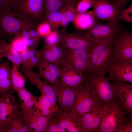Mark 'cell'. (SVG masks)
<instances>
[{"mask_svg":"<svg viewBox=\"0 0 132 132\" xmlns=\"http://www.w3.org/2000/svg\"><path fill=\"white\" fill-rule=\"evenodd\" d=\"M36 26L31 17L24 13L9 9H0V31L2 38L16 35L23 30Z\"/></svg>","mask_w":132,"mask_h":132,"instance_id":"6da1fadb","label":"cell"},{"mask_svg":"<svg viewBox=\"0 0 132 132\" xmlns=\"http://www.w3.org/2000/svg\"><path fill=\"white\" fill-rule=\"evenodd\" d=\"M83 82L98 101L106 104L116 100L114 87L108 77L91 72L83 73Z\"/></svg>","mask_w":132,"mask_h":132,"instance_id":"7a4b0ae2","label":"cell"},{"mask_svg":"<svg viewBox=\"0 0 132 132\" xmlns=\"http://www.w3.org/2000/svg\"><path fill=\"white\" fill-rule=\"evenodd\" d=\"M113 41L100 43L92 47L90 53L92 72L105 75L107 69L117 62Z\"/></svg>","mask_w":132,"mask_h":132,"instance_id":"3957f363","label":"cell"},{"mask_svg":"<svg viewBox=\"0 0 132 132\" xmlns=\"http://www.w3.org/2000/svg\"><path fill=\"white\" fill-rule=\"evenodd\" d=\"M127 114L118 99L106 105L101 122L96 132H120Z\"/></svg>","mask_w":132,"mask_h":132,"instance_id":"277c9868","label":"cell"},{"mask_svg":"<svg viewBox=\"0 0 132 132\" xmlns=\"http://www.w3.org/2000/svg\"><path fill=\"white\" fill-rule=\"evenodd\" d=\"M123 27L117 23H103L96 22L90 28L81 33L84 37L96 44L102 42L113 41Z\"/></svg>","mask_w":132,"mask_h":132,"instance_id":"5b68a950","label":"cell"},{"mask_svg":"<svg viewBox=\"0 0 132 132\" xmlns=\"http://www.w3.org/2000/svg\"><path fill=\"white\" fill-rule=\"evenodd\" d=\"M76 88L77 98L75 105L73 110L67 115L77 125L83 115L89 111L100 101L95 98L83 82Z\"/></svg>","mask_w":132,"mask_h":132,"instance_id":"8992f818","label":"cell"},{"mask_svg":"<svg viewBox=\"0 0 132 132\" xmlns=\"http://www.w3.org/2000/svg\"><path fill=\"white\" fill-rule=\"evenodd\" d=\"M55 91L59 108L62 114L67 115L73 109L77 98L76 88H73L60 79L51 85Z\"/></svg>","mask_w":132,"mask_h":132,"instance_id":"52a82bcc","label":"cell"},{"mask_svg":"<svg viewBox=\"0 0 132 132\" xmlns=\"http://www.w3.org/2000/svg\"><path fill=\"white\" fill-rule=\"evenodd\" d=\"M65 64L71 65L84 73L92 72L90 53L85 50L63 48L60 66Z\"/></svg>","mask_w":132,"mask_h":132,"instance_id":"ba28073f","label":"cell"},{"mask_svg":"<svg viewBox=\"0 0 132 132\" xmlns=\"http://www.w3.org/2000/svg\"><path fill=\"white\" fill-rule=\"evenodd\" d=\"M117 62H132V34L124 27L113 41Z\"/></svg>","mask_w":132,"mask_h":132,"instance_id":"9c48e42d","label":"cell"},{"mask_svg":"<svg viewBox=\"0 0 132 132\" xmlns=\"http://www.w3.org/2000/svg\"><path fill=\"white\" fill-rule=\"evenodd\" d=\"M93 11L97 19L118 23L121 11L124 9L110 0H92Z\"/></svg>","mask_w":132,"mask_h":132,"instance_id":"30bf717a","label":"cell"},{"mask_svg":"<svg viewBox=\"0 0 132 132\" xmlns=\"http://www.w3.org/2000/svg\"><path fill=\"white\" fill-rule=\"evenodd\" d=\"M107 104L99 102L89 111L81 116L77 123L80 132H95L98 129Z\"/></svg>","mask_w":132,"mask_h":132,"instance_id":"8fae6325","label":"cell"},{"mask_svg":"<svg viewBox=\"0 0 132 132\" xmlns=\"http://www.w3.org/2000/svg\"><path fill=\"white\" fill-rule=\"evenodd\" d=\"M21 109V114L33 132H45L49 121L48 118L34 106L30 108Z\"/></svg>","mask_w":132,"mask_h":132,"instance_id":"7c38bea8","label":"cell"},{"mask_svg":"<svg viewBox=\"0 0 132 132\" xmlns=\"http://www.w3.org/2000/svg\"><path fill=\"white\" fill-rule=\"evenodd\" d=\"M23 73L31 84L35 86L41 92L45 94L58 112L62 113L57 104L55 92L52 85L45 80L42 81L38 73L35 72L33 70L26 69L23 70Z\"/></svg>","mask_w":132,"mask_h":132,"instance_id":"4fadbf2b","label":"cell"},{"mask_svg":"<svg viewBox=\"0 0 132 132\" xmlns=\"http://www.w3.org/2000/svg\"><path fill=\"white\" fill-rule=\"evenodd\" d=\"M60 33L59 43L63 49L83 50L90 53L92 47L95 45L84 37L81 32Z\"/></svg>","mask_w":132,"mask_h":132,"instance_id":"5bb4252c","label":"cell"},{"mask_svg":"<svg viewBox=\"0 0 132 132\" xmlns=\"http://www.w3.org/2000/svg\"><path fill=\"white\" fill-rule=\"evenodd\" d=\"M108 77L111 81L132 83V62H118L107 69Z\"/></svg>","mask_w":132,"mask_h":132,"instance_id":"9a60e30c","label":"cell"},{"mask_svg":"<svg viewBox=\"0 0 132 132\" xmlns=\"http://www.w3.org/2000/svg\"><path fill=\"white\" fill-rule=\"evenodd\" d=\"M0 132H33L21 114L20 110L11 112L0 128Z\"/></svg>","mask_w":132,"mask_h":132,"instance_id":"2e32d148","label":"cell"},{"mask_svg":"<svg viewBox=\"0 0 132 132\" xmlns=\"http://www.w3.org/2000/svg\"><path fill=\"white\" fill-rule=\"evenodd\" d=\"M44 0H21L14 9L31 18L41 20Z\"/></svg>","mask_w":132,"mask_h":132,"instance_id":"e0dca14e","label":"cell"},{"mask_svg":"<svg viewBox=\"0 0 132 132\" xmlns=\"http://www.w3.org/2000/svg\"><path fill=\"white\" fill-rule=\"evenodd\" d=\"M60 79L70 87L76 88L83 82V73L71 65L65 64L60 67Z\"/></svg>","mask_w":132,"mask_h":132,"instance_id":"ac0fdd59","label":"cell"},{"mask_svg":"<svg viewBox=\"0 0 132 132\" xmlns=\"http://www.w3.org/2000/svg\"><path fill=\"white\" fill-rule=\"evenodd\" d=\"M111 82L117 98L121 102L125 111L127 114L132 112V84L125 82Z\"/></svg>","mask_w":132,"mask_h":132,"instance_id":"d6986e66","label":"cell"},{"mask_svg":"<svg viewBox=\"0 0 132 132\" xmlns=\"http://www.w3.org/2000/svg\"><path fill=\"white\" fill-rule=\"evenodd\" d=\"M11 90L4 92L1 94L0 99V128L7 117L12 112L20 110L18 103Z\"/></svg>","mask_w":132,"mask_h":132,"instance_id":"ffe728a7","label":"cell"},{"mask_svg":"<svg viewBox=\"0 0 132 132\" xmlns=\"http://www.w3.org/2000/svg\"><path fill=\"white\" fill-rule=\"evenodd\" d=\"M37 65L39 75L49 84H54L60 80L59 67L46 61L41 56Z\"/></svg>","mask_w":132,"mask_h":132,"instance_id":"44dd1931","label":"cell"},{"mask_svg":"<svg viewBox=\"0 0 132 132\" xmlns=\"http://www.w3.org/2000/svg\"><path fill=\"white\" fill-rule=\"evenodd\" d=\"M40 51L42 58L60 68L63 49L59 43L51 45L46 44Z\"/></svg>","mask_w":132,"mask_h":132,"instance_id":"7402d4cb","label":"cell"},{"mask_svg":"<svg viewBox=\"0 0 132 132\" xmlns=\"http://www.w3.org/2000/svg\"><path fill=\"white\" fill-rule=\"evenodd\" d=\"M93 10L82 13H77L72 21L74 27L80 30H87L90 28L96 22Z\"/></svg>","mask_w":132,"mask_h":132,"instance_id":"603a6c76","label":"cell"},{"mask_svg":"<svg viewBox=\"0 0 132 132\" xmlns=\"http://www.w3.org/2000/svg\"><path fill=\"white\" fill-rule=\"evenodd\" d=\"M11 67L9 61L0 64V95L12 90Z\"/></svg>","mask_w":132,"mask_h":132,"instance_id":"cb8c5ba5","label":"cell"},{"mask_svg":"<svg viewBox=\"0 0 132 132\" xmlns=\"http://www.w3.org/2000/svg\"><path fill=\"white\" fill-rule=\"evenodd\" d=\"M0 52L3 58H6L19 68L21 66L22 59L20 54L4 39H0Z\"/></svg>","mask_w":132,"mask_h":132,"instance_id":"d4e9b609","label":"cell"},{"mask_svg":"<svg viewBox=\"0 0 132 132\" xmlns=\"http://www.w3.org/2000/svg\"><path fill=\"white\" fill-rule=\"evenodd\" d=\"M76 4L71 3L66 4L62 9L61 25L62 33H66V30L69 24L72 22L76 14L75 6Z\"/></svg>","mask_w":132,"mask_h":132,"instance_id":"484cf974","label":"cell"},{"mask_svg":"<svg viewBox=\"0 0 132 132\" xmlns=\"http://www.w3.org/2000/svg\"><path fill=\"white\" fill-rule=\"evenodd\" d=\"M41 93V95L38 97L37 101L34 106L39 109L44 116L49 118L54 113H58L45 94L42 92Z\"/></svg>","mask_w":132,"mask_h":132,"instance_id":"4316f807","label":"cell"},{"mask_svg":"<svg viewBox=\"0 0 132 132\" xmlns=\"http://www.w3.org/2000/svg\"><path fill=\"white\" fill-rule=\"evenodd\" d=\"M16 92L20 101L21 108L32 107L37 101L38 97L34 95L24 87Z\"/></svg>","mask_w":132,"mask_h":132,"instance_id":"83f0119b","label":"cell"},{"mask_svg":"<svg viewBox=\"0 0 132 132\" xmlns=\"http://www.w3.org/2000/svg\"><path fill=\"white\" fill-rule=\"evenodd\" d=\"M12 64L11 76L12 90L16 92L24 87L26 78L18 70L19 67L15 64Z\"/></svg>","mask_w":132,"mask_h":132,"instance_id":"f1b7e54d","label":"cell"},{"mask_svg":"<svg viewBox=\"0 0 132 132\" xmlns=\"http://www.w3.org/2000/svg\"><path fill=\"white\" fill-rule=\"evenodd\" d=\"M56 117L53 119L55 120L62 128L66 130L69 132H80V130L75 123L67 115L62 113L59 114Z\"/></svg>","mask_w":132,"mask_h":132,"instance_id":"f546056e","label":"cell"},{"mask_svg":"<svg viewBox=\"0 0 132 132\" xmlns=\"http://www.w3.org/2000/svg\"><path fill=\"white\" fill-rule=\"evenodd\" d=\"M71 3L74 2L70 0H44V11L46 14L59 11Z\"/></svg>","mask_w":132,"mask_h":132,"instance_id":"4dcf8cb0","label":"cell"},{"mask_svg":"<svg viewBox=\"0 0 132 132\" xmlns=\"http://www.w3.org/2000/svg\"><path fill=\"white\" fill-rule=\"evenodd\" d=\"M44 21L49 25L52 31H58L61 25V11H59L46 13Z\"/></svg>","mask_w":132,"mask_h":132,"instance_id":"1f68e13d","label":"cell"},{"mask_svg":"<svg viewBox=\"0 0 132 132\" xmlns=\"http://www.w3.org/2000/svg\"><path fill=\"white\" fill-rule=\"evenodd\" d=\"M27 31V30H23L16 36L20 37L28 46L36 48L39 44L40 42L35 40L32 37Z\"/></svg>","mask_w":132,"mask_h":132,"instance_id":"d6a6232c","label":"cell"},{"mask_svg":"<svg viewBox=\"0 0 132 132\" xmlns=\"http://www.w3.org/2000/svg\"><path fill=\"white\" fill-rule=\"evenodd\" d=\"M30 58V65L29 69L33 70L38 65L40 56V51L36 48L30 47L28 48Z\"/></svg>","mask_w":132,"mask_h":132,"instance_id":"836d02e7","label":"cell"},{"mask_svg":"<svg viewBox=\"0 0 132 132\" xmlns=\"http://www.w3.org/2000/svg\"><path fill=\"white\" fill-rule=\"evenodd\" d=\"M10 43L13 47L18 52L20 53L27 49L28 46L20 37L16 36Z\"/></svg>","mask_w":132,"mask_h":132,"instance_id":"e575fe53","label":"cell"},{"mask_svg":"<svg viewBox=\"0 0 132 132\" xmlns=\"http://www.w3.org/2000/svg\"><path fill=\"white\" fill-rule=\"evenodd\" d=\"M75 8L76 13H84L92 6V0H80L77 2Z\"/></svg>","mask_w":132,"mask_h":132,"instance_id":"d590c367","label":"cell"},{"mask_svg":"<svg viewBox=\"0 0 132 132\" xmlns=\"http://www.w3.org/2000/svg\"><path fill=\"white\" fill-rule=\"evenodd\" d=\"M45 37L46 44L51 45L60 42V33L58 31H52Z\"/></svg>","mask_w":132,"mask_h":132,"instance_id":"8d00e7d4","label":"cell"},{"mask_svg":"<svg viewBox=\"0 0 132 132\" xmlns=\"http://www.w3.org/2000/svg\"><path fill=\"white\" fill-rule=\"evenodd\" d=\"M65 130L61 127L54 119L49 118L48 123L45 132H66Z\"/></svg>","mask_w":132,"mask_h":132,"instance_id":"74e56055","label":"cell"},{"mask_svg":"<svg viewBox=\"0 0 132 132\" xmlns=\"http://www.w3.org/2000/svg\"><path fill=\"white\" fill-rule=\"evenodd\" d=\"M119 20L123 21L126 22H132V5L120 12L119 17Z\"/></svg>","mask_w":132,"mask_h":132,"instance_id":"f35d334b","label":"cell"},{"mask_svg":"<svg viewBox=\"0 0 132 132\" xmlns=\"http://www.w3.org/2000/svg\"><path fill=\"white\" fill-rule=\"evenodd\" d=\"M37 30L42 38L45 37L52 31L49 25L44 21L37 26Z\"/></svg>","mask_w":132,"mask_h":132,"instance_id":"ab89813d","label":"cell"},{"mask_svg":"<svg viewBox=\"0 0 132 132\" xmlns=\"http://www.w3.org/2000/svg\"><path fill=\"white\" fill-rule=\"evenodd\" d=\"M132 132V115L131 112L127 114L125 122L120 132Z\"/></svg>","mask_w":132,"mask_h":132,"instance_id":"60d3db41","label":"cell"},{"mask_svg":"<svg viewBox=\"0 0 132 132\" xmlns=\"http://www.w3.org/2000/svg\"><path fill=\"white\" fill-rule=\"evenodd\" d=\"M21 0H1L0 8L14 9Z\"/></svg>","mask_w":132,"mask_h":132,"instance_id":"b9f144b4","label":"cell"},{"mask_svg":"<svg viewBox=\"0 0 132 132\" xmlns=\"http://www.w3.org/2000/svg\"><path fill=\"white\" fill-rule=\"evenodd\" d=\"M28 48L21 52L20 54L22 59V65L27 68L29 69L30 58Z\"/></svg>","mask_w":132,"mask_h":132,"instance_id":"7bdbcfd3","label":"cell"},{"mask_svg":"<svg viewBox=\"0 0 132 132\" xmlns=\"http://www.w3.org/2000/svg\"><path fill=\"white\" fill-rule=\"evenodd\" d=\"M29 30L28 32L31 36L35 40L40 42L42 38L37 30H33V29H30Z\"/></svg>","mask_w":132,"mask_h":132,"instance_id":"ee69618b","label":"cell"},{"mask_svg":"<svg viewBox=\"0 0 132 132\" xmlns=\"http://www.w3.org/2000/svg\"><path fill=\"white\" fill-rule=\"evenodd\" d=\"M111 1L117 4L125 9L127 3L130 0H110Z\"/></svg>","mask_w":132,"mask_h":132,"instance_id":"f6af8a7d","label":"cell"},{"mask_svg":"<svg viewBox=\"0 0 132 132\" xmlns=\"http://www.w3.org/2000/svg\"><path fill=\"white\" fill-rule=\"evenodd\" d=\"M3 58L2 54L0 52V63L1 62L2 59Z\"/></svg>","mask_w":132,"mask_h":132,"instance_id":"bcb514c9","label":"cell"},{"mask_svg":"<svg viewBox=\"0 0 132 132\" xmlns=\"http://www.w3.org/2000/svg\"><path fill=\"white\" fill-rule=\"evenodd\" d=\"M72 1L75 3V4H76L77 2L79 0H70Z\"/></svg>","mask_w":132,"mask_h":132,"instance_id":"7dc6e473","label":"cell"},{"mask_svg":"<svg viewBox=\"0 0 132 132\" xmlns=\"http://www.w3.org/2000/svg\"><path fill=\"white\" fill-rule=\"evenodd\" d=\"M2 39V35L1 31H0V39Z\"/></svg>","mask_w":132,"mask_h":132,"instance_id":"c3c4849f","label":"cell"},{"mask_svg":"<svg viewBox=\"0 0 132 132\" xmlns=\"http://www.w3.org/2000/svg\"><path fill=\"white\" fill-rule=\"evenodd\" d=\"M1 0H0V9L1 7Z\"/></svg>","mask_w":132,"mask_h":132,"instance_id":"681fc988","label":"cell"},{"mask_svg":"<svg viewBox=\"0 0 132 132\" xmlns=\"http://www.w3.org/2000/svg\"></svg>","mask_w":132,"mask_h":132,"instance_id":"f907efd6","label":"cell"},{"mask_svg":"<svg viewBox=\"0 0 132 132\" xmlns=\"http://www.w3.org/2000/svg\"></svg>","mask_w":132,"mask_h":132,"instance_id":"816d5d0a","label":"cell"}]
</instances>
